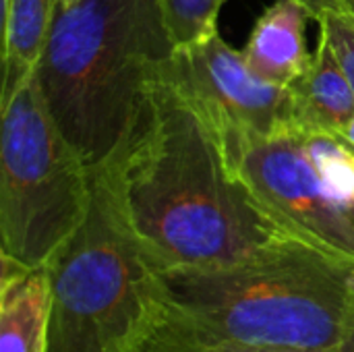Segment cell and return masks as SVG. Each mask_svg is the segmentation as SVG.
<instances>
[{
  "mask_svg": "<svg viewBox=\"0 0 354 352\" xmlns=\"http://www.w3.org/2000/svg\"><path fill=\"white\" fill-rule=\"evenodd\" d=\"M102 166L160 272L232 266L292 237L257 203L220 137L162 71Z\"/></svg>",
  "mask_w": 354,
  "mask_h": 352,
  "instance_id": "obj_1",
  "label": "cell"
},
{
  "mask_svg": "<svg viewBox=\"0 0 354 352\" xmlns=\"http://www.w3.org/2000/svg\"><path fill=\"white\" fill-rule=\"evenodd\" d=\"M353 270L354 261L286 237L232 266L160 272L162 313L135 352L340 351Z\"/></svg>",
  "mask_w": 354,
  "mask_h": 352,
  "instance_id": "obj_2",
  "label": "cell"
},
{
  "mask_svg": "<svg viewBox=\"0 0 354 352\" xmlns=\"http://www.w3.org/2000/svg\"><path fill=\"white\" fill-rule=\"evenodd\" d=\"M172 52L158 0H58L33 75L89 170L120 147Z\"/></svg>",
  "mask_w": 354,
  "mask_h": 352,
  "instance_id": "obj_3",
  "label": "cell"
},
{
  "mask_svg": "<svg viewBox=\"0 0 354 352\" xmlns=\"http://www.w3.org/2000/svg\"><path fill=\"white\" fill-rule=\"evenodd\" d=\"M48 352H135L162 313L160 270L129 226L104 166L81 226L46 263Z\"/></svg>",
  "mask_w": 354,
  "mask_h": 352,
  "instance_id": "obj_4",
  "label": "cell"
},
{
  "mask_svg": "<svg viewBox=\"0 0 354 352\" xmlns=\"http://www.w3.org/2000/svg\"><path fill=\"white\" fill-rule=\"evenodd\" d=\"M91 170L56 124L35 75L2 106L0 253L41 268L81 226Z\"/></svg>",
  "mask_w": 354,
  "mask_h": 352,
  "instance_id": "obj_5",
  "label": "cell"
},
{
  "mask_svg": "<svg viewBox=\"0 0 354 352\" xmlns=\"http://www.w3.org/2000/svg\"><path fill=\"white\" fill-rule=\"evenodd\" d=\"M234 170L284 230L354 261V147L338 133L288 124Z\"/></svg>",
  "mask_w": 354,
  "mask_h": 352,
  "instance_id": "obj_6",
  "label": "cell"
},
{
  "mask_svg": "<svg viewBox=\"0 0 354 352\" xmlns=\"http://www.w3.org/2000/svg\"><path fill=\"white\" fill-rule=\"evenodd\" d=\"M162 75L207 120L232 168L245 149L292 122L288 87L257 77L243 52L226 44L218 31L203 41L174 48Z\"/></svg>",
  "mask_w": 354,
  "mask_h": 352,
  "instance_id": "obj_7",
  "label": "cell"
},
{
  "mask_svg": "<svg viewBox=\"0 0 354 352\" xmlns=\"http://www.w3.org/2000/svg\"><path fill=\"white\" fill-rule=\"evenodd\" d=\"M0 352H48L50 276L0 253Z\"/></svg>",
  "mask_w": 354,
  "mask_h": 352,
  "instance_id": "obj_8",
  "label": "cell"
},
{
  "mask_svg": "<svg viewBox=\"0 0 354 352\" xmlns=\"http://www.w3.org/2000/svg\"><path fill=\"white\" fill-rule=\"evenodd\" d=\"M309 12L295 0L274 2L255 23L243 56L263 81L288 87L311 62L305 25Z\"/></svg>",
  "mask_w": 354,
  "mask_h": 352,
  "instance_id": "obj_9",
  "label": "cell"
},
{
  "mask_svg": "<svg viewBox=\"0 0 354 352\" xmlns=\"http://www.w3.org/2000/svg\"><path fill=\"white\" fill-rule=\"evenodd\" d=\"M292 122L307 129L340 133L354 118V89L330 41L319 44L307 68L288 85Z\"/></svg>",
  "mask_w": 354,
  "mask_h": 352,
  "instance_id": "obj_10",
  "label": "cell"
},
{
  "mask_svg": "<svg viewBox=\"0 0 354 352\" xmlns=\"http://www.w3.org/2000/svg\"><path fill=\"white\" fill-rule=\"evenodd\" d=\"M58 0H2V106L35 73Z\"/></svg>",
  "mask_w": 354,
  "mask_h": 352,
  "instance_id": "obj_11",
  "label": "cell"
},
{
  "mask_svg": "<svg viewBox=\"0 0 354 352\" xmlns=\"http://www.w3.org/2000/svg\"><path fill=\"white\" fill-rule=\"evenodd\" d=\"M226 0H158L174 48L203 41L218 31V15Z\"/></svg>",
  "mask_w": 354,
  "mask_h": 352,
  "instance_id": "obj_12",
  "label": "cell"
},
{
  "mask_svg": "<svg viewBox=\"0 0 354 352\" xmlns=\"http://www.w3.org/2000/svg\"><path fill=\"white\" fill-rule=\"evenodd\" d=\"M317 23L354 89V17L346 10H326Z\"/></svg>",
  "mask_w": 354,
  "mask_h": 352,
  "instance_id": "obj_13",
  "label": "cell"
},
{
  "mask_svg": "<svg viewBox=\"0 0 354 352\" xmlns=\"http://www.w3.org/2000/svg\"><path fill=\"white\" fill-rule=\"evenodd\" d=\"M340 352H354V270L348 286V299H346V313H344V332H342V344Z\"/></svg>",
  "mask_w": 354,
  "mask_h": 352,
  "instance_id": "obj_14",
  "label": "cell"
},
{
  "mask_svg": "<svg viewBox=\"0 0 354 352\" xmlns=\"http://www.w3.org/2000/svg\"><path fill=\"white\" fill-rule=\"evenodd\" d=\"M299 2L311 19H319V15H324L326 10H346L344 0H295Z\"/></svg>",
  "mask_w": 354,
  "mask_h": 352,
  "instance_id": "obj_15",
  "label": "cell"
},
{
  "mask_svg": "<svg viewBox=\"0 0 354 352\" xmlns=\"http://www.w3.org/2000/svg\"><path fill=\"white\" fill-rule=\"evenodd\" d=\"M191 352H340V351H290V349H266V346H241V344H220Z\"/></svg>",
  "mask_w": 354,
  "mask_h": 352,
  "instance_id": "obj_16",
  "label": "cell"
},
{
  "mask_svg": "<svg viewBox=\"0 0 354 352\" xmlns=\"http://www.w3.org/2000/svg\"><path fill=\"white\" fill-rule=\"evenodd\" d=\"M338 135H340L348 145H353L354 147V118L348 122V124H346V127H344V129H342V131H340V133H338Z\"/></svg>",
  "mask_w": 354,
  "mask_h": 352,
  "instance_id": "obj_17",
  "label": "cell"
},
{
  "mask_svg": "<svg viewBox=\"0 0 354 352\" xmlns=\"http://www.w3.org/2000/svg\"><path fill=\"white\" fill-rule=\"evenodd\" d=\"M344 6H346V12H351L354 17V0H344Z\"/></svg>",
  "mask_w": 354,
  "mask_h": 352,
  "instance_id": "obj_18",
  "label": "cell"
},
{
  "mask_svg": "<svg viewBox=\"0 0 354 352\" xmlns=\"http://www.w3.org/2000/svg\"><path fill=\"white\" fill-rule=\"evenodd\" d=\"M62 2H75V0H62Z\"/></svg>",
  "mask_w": 354,
  "mask_h": 352,
  "instance_id": "obj_19",
  "label": "cell"
}]
</instances>
